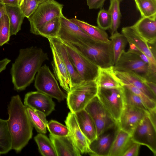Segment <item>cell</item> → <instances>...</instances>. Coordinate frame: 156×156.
<instances>
[{"mask_svg":"<svg viewBox=\"0 0 156 156\" xmlns=\"http://www.w3.org/2000/svg\"><path fill=\"white\" fill-rule=\"evenodd\" d=\"M48 41L53 56L52 65L56 78L68 93L73 87L70 75L59 52L52 42Z\"/></svg>","mask_w":156,"mask_h":156,"instance_id":"2e32d148","label":"cell"},{"mask_svg":"<svg viewBox=\"0 0 156 156\" xmlns=\"http://www.w3.org/2000/svg\"><path fill=\"white\" fill-rule=\"evenodd\" d=\"M10 61V60L6 58L0 60V74L5 69L7 66Z\"/></svg>","mask_w":156,"mask_h":156,"instance_id":"7dc6e473","label":"cell"},{"mask_svg":"<svg viewBox=\"0 0 156 156\" xmlns=\"http://www.w3.org/2000/svg\"><path fill=\"white\" fill-rule=\"evenodd\" d=\"M95 81L98 87L113 88L122 86L121 80L115 73L113 66L107 68L99 67Z\"/></svg>","mask_w":156,"mask_h":156,"instance_id":"603a6c76","label":"cell"},{"mask_svg":"<svg viewBox=\"0 0 156 156\" xmlns=\"http://www.w3.org/2000/svg\"><path fill=\"white\" fill-rule=\"evenodd\" d=\"M122 88L125 104L139 108L147 112L149 111L138 96L124 86L122 85Z\"/></svg>","mask_w":156,"mask_h":156,"instance_id":"e575fe53","label":"cell"},{"mask_svg":"<svg viewBox=\"0 0 156 156\" xmlns=\"http://www.w3.org/2000/svg\"><path fill=\"white\" fill-rule=\"evenodd\" d=\"M48 60L47 54L40 48L32 46L20 49L10 71L14 89L25 90L33 82L43 63Z\"/></svg>","mask_w":156,"mask_h":156,"instance_id":"6da1fadb","label":"cell"},{"mask_svg":"<svg viewBox=\"0 0 156 156\" xmlns=\"http://www.w3.org/2000/svg\"><path fill=\"white\" fill-rule=\"evenodd\" d=\"M6 13L5 5L0 2V20L3 15Z\"/></svg>","mask_w":156,"mask_h":156,"instance_id":"c3c4849f","label":"cell"},{"mask_svg":"<svg viewBox=\"0 0 156 156\" xmlns=\"http://www.w3.org/2000/svg\"><path fill=\"white\" fill-rule=\"evenodd\" d=\"M2 0H0V2H2Z\"/></svg>","mask_w":156,"mask_h":156,"instance_id":"f5cc1de1","label":"cell"},{"mask_svg":"<svg viewBox=\"0 0 156 156\" xmlns=\"http://www.w3.org/2000/svg\"><path fill=\"white\" fill-rule=\"evenodd\" d=\"M5 9L9 19L10 36L16 35L20 30L25 17L19 6L5 5Z\"/></svg>","mask_w":156,"mask_h":156,"instance_id":"4316f807","label":"cell"},{"mask_svg":"<svg viewBox=\"0 0 156 156\" xmlns=\"http://www.w3.org/2000/svg\"><path fill=\"white\" fill-rule=\"evenodd\" d=\"M84 109L94 122L96 129L97 136L117 125L103 107L97 96L88 103Z\"/></svg>","mask_w":156,"mask_h":156,"instance_id":"8fae6325","label":"cell"},{"mask_svg":"<svg viewBox=\"0 0 156 156\" xmlns=\"http://www.w3.org/2000/svg\"><path fill=\"white\" fill-rule=\"evenodd\" d=\"M98 27L104 30L110 29L111 19L108 10L101 9L98 13L97 18Z\"/></svg>","mask_w":156,"mask_h":156,"instance_id":"f35d334b","label":"cell"},{"mask_svg":"<svg viewBox=\"0 0 156 156\" xmlns=\"http://www.w3.org/2000/svg\"><path fill=\"white\" fill-rule=\"evenodd\" d=\"M149 112L125 104L117 124L119 129L130 135L138 124L148 115Z\"/></svg>","mask_w":156,"mask_h":156,"instance_id":"4fadbf2b","label":"cell"},{"mask_svg":"<svg viewBox=\"0 0 156 156\" xmlns=\"http://www.w3.org/2000/svg\"><path fill=\"white\" fill-rule=\"evenodd\" d=\"M23 0H19V6L22 4Z\"/></svg>","mask_w":156,"mask_h":156,"instance_id":"f907efd6","label":"cell"},{"mask_svg":"<svg viewBox=\"0 0 156 156\" xmlns=\"http://www.w3.org/2000/svg\"><path fill=\"white\" fill-rule=\"evenodd\" d=\"M24 103L26 107L40 111L46 116L55 110V104L52 98L38 91L27 93Z\"/></svg>","mask_w":156,"mask_h":156,"instance_id":"9a60e30c","label":"cell"},{"mask_svg":"<svg viewBox=\"0 0 156 156\" xmlns=\"http://www.w3.org/2000/svg\"><path fill=\"white\" fill-rule=\"evenodd\" d=\"M1 2L5 5L19 6V0H2Z\"/></svg>","mask_w":156,"mask_h":156,"instance_id":"bcb514c9","label":"cell"},{"mask_svg":"<svg viewBox=\"0 0 156 156\" xmlns=\"http://www.w3.org/2000/svg\"><path fill=\"white\" fill-rule=\"evenodd\" d=\"M39 4L37 0H23L19 7L25 17L28 18L35 12Z\"/></svg>","mask_w":156,"mask_h":156,"instance_id":"ab89813d","label":"cell"},{"mask_svg":"<svg viewBox=\"0 0 156 156\" xmlns=\"http://www.w3.org/2000/svg\"><path fill=\"white\" fill-rule=\"evenodd\" d=\"M68 43L99 67L107 68L113 66V51L111 40L108 42L95 41Z\"/></svg>","mask_w":156,"mask_h":156,"instance_id":"3957f363","label":"cell"},{"mask_svg":"<svg viewBox=\"0 0 156 156\" xmlns=\"http://www.w3.org/2000/svg\"><path fill=\"white\" fill-rule=\"evenodd\" d=\"M112 42L113 51V66L117 62L128 42L122 34L118 32L111 35L110 37Z\"/></svg>","mask_w":156,"mask_h":156,"instance_id":"f1b7e54d","label":"cell"},{"mask_svg":"<svg viewBox=\"0 0 156 156\" xmlns=\"http://www.w3.org/2000/svg\"><path fill=\"white\" fill-rule=\"evenodd\" d=\"M78 125L89 142L97 137L95 126L91 117L84 109L74 113Z\"/></svg>","mask_w":156,"mask_h":156,"instance_id":"7402d4cb","label":"cell"},{"mask_svg":"<svg viewBox=\"0 0 156 156\" xmlns=\"http://www.w3.org/2000/svg\"><path fill=\"white\" fill-rule=\"evenodd\" d=\"M156 16L141 17L132 26L137 33L147 43L156 41Z\"/></svg>","mask_w":156,"mask_h":156,"instance_id":"d6986e66","label":"cell"},{"mask_svg":"<svg viewBox=\"0 0 156 156\" xmlns=\"http://www.w3.org/2000/svg\"><path fill=\"white\" fill-rule=\"evenodd\" d=\"M61 23L60 17L54 18L39 29L37 35H40L47 39L57 37Z\"/></svg>","mask_w":156,"mask_h":156,"instance_id":"4dcf8cb0","label":"cell"},{"mask_svg":"<svg viewBox=\"0 0 156 156\" xmlns=\"http://www.w3.org/2000/svg\"><path fill=\"white\" fill-rule=\"evenodd\" d=\"M143 81L145 85L156 97V84L154 82L143 79Z\"/></svg>","mask_w":156,"mask_h":156,"instance_id":"ee69618b","label":"cell"},{"mask_svg":"<svg viewBox=\"0 0 156 156\" xmlns=\"http://www.w3.org/2000/svg\"><path fill=\"white\" fill-rule=\"evenodd\" d=\"M118 127L116 125L98 135L90 143L89 155L95 156H108L116 134Z\"/></svg>","mask_w":156,"mask_h":156,"instance_id":"5bb4252c","label":"cell"},{"mask_svg":"<svg viewBox=\"0 0 156 156\" xmlns=\"http://www.w3.org/2000/svg\"><path fill=\"white\" fill-rule=\"evenodd\" d=\"M65 123L69 129L71 139L80 153L89 154L90 142L80 129L74 113L69 112Z\"/></svg>","mask_w":156,"mask_h":156,"instance_id":"e0dca14e","label":"cell"},{"mask_svg":"<svg viewBox=\"0 0 156 156\" xmlns=\"http://www.w3.org/2000/svg\"><path fill=\"white\" fill-rule=\"evenodd\" d=\"M12 149V141L7 120L0 118V154H5Z\"/></svg>","mask_w":156,"mask_h":156,"instance_id":"f546056e","label":"cell"},{"mask_svg":"<svg viewBox=\"0 0 156 156\" xmlns=\"http://www.w3.org/2000/svg\"><path fill=\"white\" fill-rule=\"evenodd\" d=\"M27 112L30 121L37 131L39 133L47 132L48 121L46 115L43 112L27 107Z\"/></svg>","mask_w":156,"mask_h":156,"instance_id":"83f0119b","label":"cell"},{"mask_svg":"<svg viewBox=\"0 0 156 156\" xmlns=\"http://www.w3.org/2000/svg\"><path fill=\"white\" fill-rule=\"evenodd\" d=\"M122 34L128 43L133 44L148 58L153 69L156 71V60L151 51L147 43L141 37L132 26L122 28Z\"/></svg>","mask_w":156,"mask_h":156,"instance_id":"ac0fdd59","label":"cell"},{"mask_svg":"<svg viewBox=\"0 0 156 156\" xmlns=\"http://www.w3.org/2000/svg\"><path fill=\"white\" fill-rule=\"evenodd\" d=\"M48 39L52 42L59 52L70 75L73 87L83 81L72 62L65 44L57 37Z\"/></svg>","mask_w":156,"mask_h":156,"instance_id":"44dd1931","label":"cell"},{"mask_svg":"<svg viewBox=\"0 0 156 156\" xmlns=\"http://www.w3.org/2000/svg\"><path fill=\"white\" fill-rule=\"evenodd\" d=\"M61 41L65 45L70 59L82 80L95 81L98 75L99 67L69 43Z\"/></svg>","mask_w":156,"mask_h":156,"instance_id":"9c48e42d","label":"cell"},{"mask_svg":"<svg viewBox=\"0 0 156 156\" xmlns=\"http://www.w3.org/2000/svg\"><path fill=\"white\" fill-rule=\"evenodd\" d=\"M114 72L120 80L131 84L143 92L151 99L156 101V97L144 84L143 81V78L131 72L115 70H114Z\"/></svg>","mask_w":156,"mask_h":156,"instance_id":"d4e9b609","label":"cell"},{"mask_svg":"<svg viewBox=\"0 0 156 156\" xmlns=\"http://www.w3.org/2000/svg\"><path fill=\"white\" fill-rule=\"evenodd\" d=\"M133 142L129 134L118 128L108 156H123Z\"/></svg>","mask_w":156,"mask_h":156,"instance_id":"cb8c5ba5","label":"cell"},{"mask_svg":"<svg viewBox=\"0 0 156 156\" xmlns=\"http://www.w3.org/2000/svg\"><path fill=\"white\" fill-rule=\"evenodd\" d=\"M141 17L156 16V0H134Z\"/></svg>","mask_w":156,"mask_h":156,"instance_id":"836d02e7","label":"cell"},{"mask_svg":"<svg viewBox=\"0 0 156 156\" xmlns=\"http://www.w3.org/2000/svg\"><path fill=\"white\" fill-rule=\"evenodd\" d=\"M34 86L37 91L58 101H63L66 98L48 66L46 64L42 66L37 73Z\"/></svg>","mask_w":156,"mask_h":156,"instance_id":"ba28073f","label":"cell"},{"mask_svg":"<svg viewBox=\"0 0 156 156\" xmlns=\"http://www.w3.org/2000/svg\"><path fill=\"white\" fill-rule=\"evenodd\" d=\"M47 128L50 134L57 136H65L69 135L68 128L58 122L54 120L48 123Z\"/></svg>","mask_w":156,"mask_h":156,"instance_id":"74e56055","label":"cell"},{"mask_svg":"<svg viewBox=\"0 0 156 156\" xmlns=\"http://www.w3.org/2000/svg\"><path fill=\"white\" fill-rule=\"evenodd\" d=\"M98 87L95 81H83L73 87L67 93V102L71 112L74 113L84 109L96 96Z\"/></svg>","mask_w":156,"mask_h":156,"instance_id":"5b68a950","label":"cell"},{"mask_svg":"<svg viewBox=\"0 0 156 156\" xmlns=\"http://www.w3.org/2000/svg\"><path fill=\"white\" fill-rule=\"evenodd\" d=\"M129 49L128 51L137 55L143 61L148 64L153 70L151 68V63L147 57L133 44L130 43H129Z\"/></svg>","mask_w":156,"mask_h":156,"instance_id":"60d3db41","label":"cell"},{"mask_svg":"<svg viewBox=\"0 0 156 156\" xmlns=\"http://www.w3.org/2000/svg\"><path fill=\"white\" fill-rule=\"evenodd\" d=\"M41 154L44 156H57L51 140L44 134L39 133L34 137Z\"/></svg>","mask_w":156,"mask_h":156,"instance_id":"1f68e13d","label":"cell"},{"mask_svg":"<svg viewBox=\"0 0 156 156\" xmlns=\"http://www.w3.org/2000/svg\"><path fill=\"white\" fill-rule=\"evenodd\" d=\"M121 81L122 85L128 88L141 98L149 111L156 109V101L151 99L143 92L129 83L121 80Z\"/></svg>","mask_w":156,"mask_h":156,"instance_id":"8d00e7d4","label":"cell"},{"mask_svg":"<svg viewBox=\"0 0 156 156\" xmlns=\"http://www.w3.org/2000/svg\"><path fill=\"white\" fill-rule=\"evenodd\" d=\"M39 2V3H41L43 2L44 1L47 0H37Z\"/></svg>","mask_w":156,"mask_h":156,"instance_id":"681fc988","label":"cell"},{"mask_svg":"<svg viewBox=\"0 0 156 156\" xmlns=\"http://www.w3.org/2000/svg\"><path fill=\"white\" fill-rule=\"evenodd\" d=\"M106 0H87V5L90 9L101 8Z\"/></svg>","mask_w":156,"mask_h":156,"instance_id":"7bdbcfd3","label":"cell"},{"mask_svg":"<svg viewBox=\"0 0 156 156\" xmlns=\"http://www.w3.org/2000/svg\"><path fill=\"white\" fill-rule=\"evenodd\" d=\"M63 7L62 4L55 0H47L40 3L35 12L28 18L30 32L37 35L38 30L45 23L63 15Z\"/></svg>","mask_w":156,"mask_h":156,"instance_id":"8992f818","label":"cell"},{"mask_svg":"<svg viewBox=\"0 0 156 156\" xmlns=\"http://www.w3.org/2000/svg\"><path fill=\"white\" fill-rule=\"evenodd\" d=\"M7 110L9 116L7 121L12 138V149L19 153L31 138L33 126L27 107L19 95L11 98Z\"/></svg>","mask_w":156,"mask_h":156,"instance_id":"7a4b0ae2","label":"cell"},{"mask_svg":"<svg viewBox=\"0 0 156 156\" xmlns=\"http://www.w3.org/2000/svg\"><path fill=\"white\" fill-rule=\"evenodd\" d=\"M140 144L133 142L123 154V156H137L138 155Z\"/></svg>","mask_w":156,"mask_h":156,"instance_id":"b9f144b4","label":"cell"},{"mask_svg":"<svg viewBox=\"0 0 156 156\" xmlns=\"http://www.w3.org/2000/svg\"><path fill=\"white\" fill-rule=\"evenodd\" d=\"M119 1L120 2H122V1H123V0H119Z\"/></svg>","mask_w":156,"mask_h":156,"instance_id":"816d5d0a","label":"cell"},{"mask_svg":"<svg viewBox=\"0 0 156 156\" xmlns=\"http://www.w3.org/2000/svg\"><path fill=\"white\" fill-rule=\"evenodd\" d=\"M49 136L55 148L57 156L81 155V154L75 146L69 135L57 136L50 134Z\"/></svg>","mask_w":156,"mask_h":156,"instance_id":"ffe728a7","label":"cell"},{"mask_svg":"<svg viewBox=\"0 0 156 156\" xmlns=\"http://www.w3.org/2000/svg\"><path fill=\"white\" fill-rule=\"evenodd\" d=\"M148 116L153 125L156 128V109L149 111Z\"/></svg>","mask_w":156,"mask_h":156,"instance_id":"f6af8a7d","label":"cell"},{"mask_svg":"<svg viewBox=\"0 0 156 156\" xmlns=\"http://www.w3.org/2000/svg\"><path fill=\"white\" fill-rule=\"evenodd\" d=\"M114 70L134 73L147 80L156 83V71L135 54L124 51L117 63Z\"/></svg>","mask_w":156,"mask_h":156,"instance_id":"277c9868","label":"cell"},{"mask_svg":"<svg viewBox=\"0 0 156 156\" xmlns=\"http://www.w3.org/2000/svg\"><path fill=\"white\" fill-rule=\"evenodd\" d=\"M70 20L77 25L87 35L94 40L104 42L109 41L108 36L105 30L75 18Z\"/></svg>","mask_w":156,"mask_h":156,"instance_id":"484cf974","label":"cell"},{"mask_svg":"<svg viewBox=\"0 0 156 156\" xmlns=\"http://www.w3.org/2000/svg\"><path fill=\"white\" fill-rule=\"evenodd\" d=\"M122 87L113 88L98 87L97 95L103 107L117 125L125 105Z\"/></svg>","mask_w":156,"mask_h":156,"instance_id":"52a82bcc","label":"cell"},{"mask_svg":"<svg viewBox=\"0 0 156 156\" xmlns=\"http://www.w3.org/2000/svg\"><path fill=\"white\" fill-rule=\"evenodd\" d=\"M110 4L108 11L111 19L110 28L111 35L118 32L120 26L121 15L120 9V2L119 0H110Z\"/></svg>","mask_w":156,"mask_h":156,"instance_id":"d6a6232c","label":"cell"},{"mask_svg":"<svg viewBox=\"0 0 156 156\" xmlns=\"http://www.w3.org/2000/svg\"><path fill=\"white\" fill-rule=\"evenodd\" d=\"M131 136L133 142L146 146L156 155V128L150 121L148 115L138 124Z\"/></svg>","mask_w":156,"mask_h":156,"instance_id":"30bf717a","label":"cell"},{"mask_svg":"<svg viewBox=\"0 0 156 156\" xmlns=\"http://www.w3.org/2000/svg\"><path fill=\"white\" fill-rule=\"evenodd\" d=\"M10 36L9 19L6 12L0 20V46L7 43Z\"/></svg>","mask_w":156,"mask_h":156,"instance_id":"d590c367","label":"cell"},{"mask_svg":"<svg viewBox=\"0 0 156 156\" xmlns=\"http://www.w3.org/2000/svg\"><path fill=\"white\" fill-rule=\"evenodd\" d=\"M61 26L57 38L71 43L96 41L87 35L76 24L63 15L60 17Z\"/></svg>","mask_w":156,"mask_h":156,"instance_id":"7c38bea8","label":"cell"}]
</instances>
